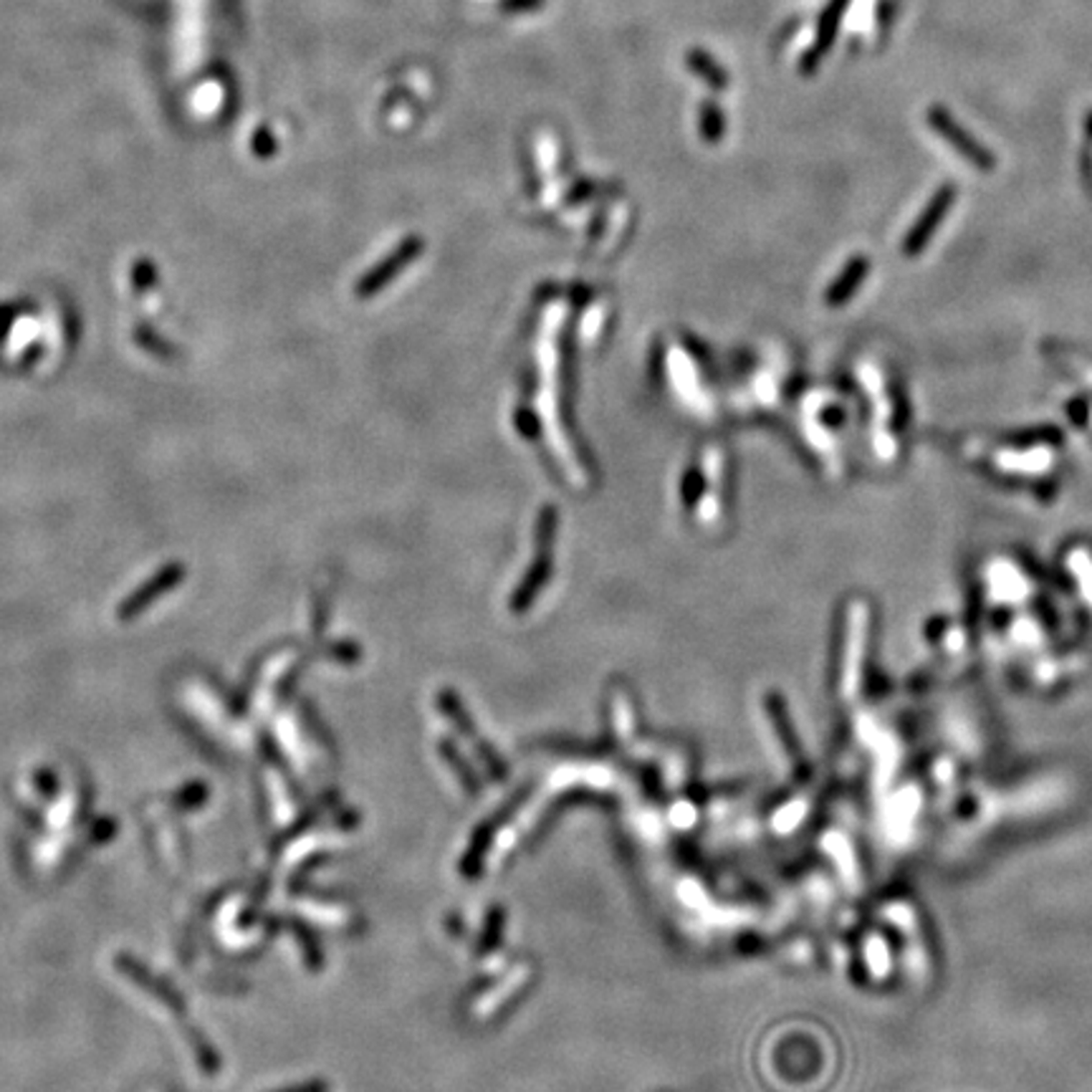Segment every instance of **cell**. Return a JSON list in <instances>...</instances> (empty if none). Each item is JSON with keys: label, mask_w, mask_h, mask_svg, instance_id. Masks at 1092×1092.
I'll list each match as a JSON object with an SVG mask.
<instances>
[{"label": "cell", "mask_w": 1092, "mask_h": 1092, "mask_svg": "<svg viewBox=\"0 0 1092 1092\" xmlns=\"http://www.w3.org/2000/svg\"><path fill=\"white\" fill-rule=\"evenodd\" d=\"M951 201H953V190L946 188V190H941V193H938V198L930 203V208L923 213V218H920L918 226L913 228V233H910L908 239H905V251H908V254H918V251L923 249L925 241H928V236L935 231L938 221L943 218V213L948 211V203H951Z\"/></svg>", "instance_id": "cell-1"}, {"label": "cell", "mask_w": 1092, "mask_h": 1092, "mask_svg": "<svg viewBox=\"0 0 1092 1092\" xmlns=\"http://www.w3.org/2000/svg\"><path fill=\"white\" fill-rule=\"evenodd\" d=\"M930 120H933L935 130L941 132L943 137H948V140H951L953 145H956L958 150H961L963 155H966V158H971V163L981 165V168H991V165H994V163H989V155H986V152L981 150V147L973 145V140L968 142V137L963 135V132L958 130L956 125H953V120H948V117L941 112V109H935V112L930 114Z\"/></svg>", "instance_id": "cell-2"}, {"label": "cell", "mask_w": 1092, "mask_h": 1092, "mask_svg": "<svg viewBox=\"0 0 1092 1092\" xmlns=\"http://www.w3.org/2000/svg\"><path fill=\"white\" fill-rule=\"evenodd\" d=\"M688 66H691V69L714 89H726V84H729L726 82L724 71H721L719 66L714 64V59L706 56L704 51H691V54H688Z\"/></svg>", "instance_id": "cell-3"}, {"label": "cell", "mask_w": 1092, "mask_h": 1092, "mask_svg": "<svg viewBox=\"0 0 1092 1092\" xmlns=\"http://www.w3.org/2000/svg\"><path fill=\"white\" fill-rule=\"evenodd\" d=\"M842 8H844V0H832V6L827 8L822 23H819V33H817V49H815V54H812V59H817V54H822V51L827 49L829 44H832L834 28H837V18H839V13H842Z\"/></svg>", "instance_id": "cell-4"}, {"label": "cell", "mask_w": 1092, "mask_h": 1092, "mask_svg": "<svg viewBox=\"0 0 1092 1092\" xmlns=\"http://www.w3.org/2000/svg\"><path fill=\"white\" fill-rule=\"evenodd\" d=\"M721 122H724V117H721L719 109L714 104H704V109H701V130H704V135L716 140L721 135V127H724Z\"/></svg>", "instance_id": "cell-5"}, {"label": "cell", "mask_w": 1092, "mask_h": 1092, "mask_svg": "<svg viewBox=\"0 0 1092 1092\" xmlns=\"http://www.w3.org/2000/svg\"><path fill=\"white\" fill-rule=\"evenodd\" d=\"M286 1092H324V1087H321V1085H306V1087H296V1090H286Z\"/></svg>", "instance_id": "cell-6"}]
</instances>
